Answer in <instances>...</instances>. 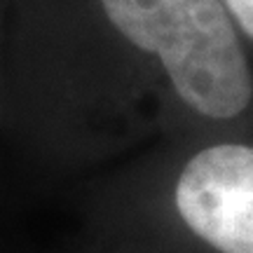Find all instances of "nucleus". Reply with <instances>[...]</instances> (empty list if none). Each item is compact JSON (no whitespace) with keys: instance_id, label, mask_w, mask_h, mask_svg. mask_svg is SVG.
Segmentation results:
<instances>
[{"instance_id":"1","label":"nucleus","mask_w":253,"mask_h":253,"mask_svg":"<svg viewBox=\"0 0 253 253\" xmlns=\"http://www.w3.org/2000/svg\"><path fill=\"white\" fill-rule=\"evenodd\" d=\"M106 17L157 54L176 94L199 115L230 120L251 103L253 80L223 0H101Z\"/></svg>"},{"instance_id":"2","label":"nucleus","mask_w":253,"mask_h":253,"mask_svg":"<svg viewBox=\"0 0 253 253\" xmlns=\"http://www.w3.org/2000/svg\"><path fill=\"white\" fill-rule=\"evenodd\" d=\"M176 209L220 253H253V145H211L178 176Z\"/></svg>"},{"instance_id":"3","label":"nucleus","mask_w":253,"mask_h":253,"mask_svg":"<svg viewBox=\"0 0 253 253\" xmlns=\"http://www.w3.org/2000/svg\"><path fill=\"white\" fill-rule=\"evenodd\" d=\"M239 28L253 40V0H223Z\"/></svg>"}]
</instances>
